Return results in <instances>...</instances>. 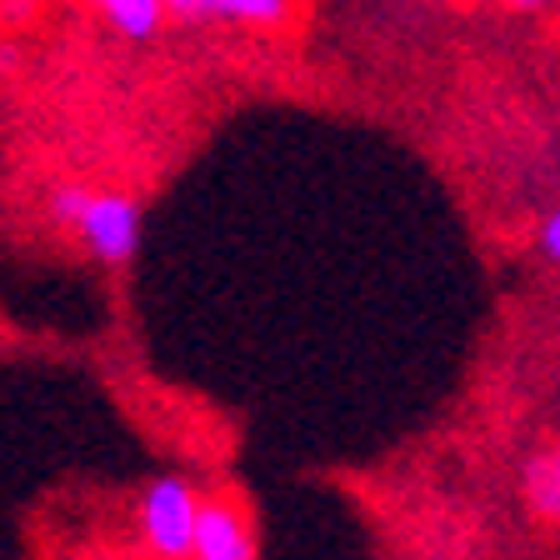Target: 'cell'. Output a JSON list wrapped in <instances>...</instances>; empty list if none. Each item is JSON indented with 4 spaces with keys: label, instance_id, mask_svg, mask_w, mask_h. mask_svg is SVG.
Here are the masks:
<instances>
[{
    "label": "cell",
    "instance_id": "obj_1",
    "mask_svg": "<svg viewBox=\"0 0 560 560\" xmlns=\"http://www.w3.org/2000/svg\"><path fill=\"white\" fill-rule=\"evenodd\" d=\"M196 515H200V490L196 480L175 476H155L140 495V530L145 546L161 560H190V540H196Z\"/></svg>",
    "mask_w": 560,
    "mask_h": 560
},
{
    "label": "cell",
    "instance_id": "obj_7",
    "mask_svg": "<svg viewBox=\"0 0 560 560\" xmlns=\"http://www.w3.org/2000/svg\"><path fill=\"white\" fill-rule=\"evenodd\" d=\"M85 200H91V186H81V180H60V186L50 190L46 210L56 215L60 225H75L81 221V210H85Z\"/></svg>",
    "mask_w": 560,
    "mask_h": 560
},
{
    "label": "cell",
    "instance_id": "obj_5",
    "mask_svg": "<svg viewBox=\"0 0 560 560\" xmlns=\"http://www.w3.org/2000/svg\"><path fill=\"white\" fill-rule=\"evenodd\" d=\"M91 5L110 21V31H120L126 40H151L165 25V0H91Z\"/></svg>",
    "mask_w": 560,
    "mask_h": 560
},
{
    "label": "cell",
    "instance_id": "obj_2",
    "mask_svg": "<svg viewBox=\"0 0 560 560\" xmlns=\"http://www.w3.org/2000/svg\"><path fill=\"white\" fill-rule=\"evenodd\" d=\"M70 231L81 235L101 266H130V256L140 250V200L126 190H91L81 221Z\"/></svg>",
    "mask_w": 560,
    "mask_h": 560
},
{
    "label": "cell",
    "instance_id": "obj_9",
    "mask_svg": "<svg viewBox=\"0 0 560 560\" xmlns=\"http://www.w3.org/2000/svg\"><path fill=\"white\" fill-rule=\"evenodd\" d=\"M515 11H550V5H556V0H511Z\"/></svg>",
    "mask_w": 560,
    "mask_h": 560
},
{
    "label": "cell",
    "instance_id": "obj_3",
    "mask_svg": "<svg viewBox=\"0 0 560 560\" xmlns=\"http://www.w3.org/2000/svg\"><path fill=\"white\" fill-rule=\"evenodd\" d=\"M190 560H256V525H250V505H245L235 490L200 495Z\"/></svg>",
    "mask_w": 560,
    "mask_h": 560
},
{
    "label": "cell",
    "instance_id": "obj_8",
    "mask_svg": "<svg viewBox=\"0 0 560 560\" xmlns=\"http://www.w3.org/2000/svg\"><path fill=\"white\" fill-rule=\"evenodd\" d=\"M540 250H546L550 260H560V210H550L546 225H540Z\"/></svg>",
    "mask_w": 560,
    "mask_h": 560
},
{
    "label": "cell",
    "instance_id": "obj_4",
    "mask_svg": "<svg viewBox=\"0 0 560 560\" xmlns=\"http://www.w3.org/2000/svg\"><path fill=\"white\" fill-rule=\"evenodd\" d=\"M165 15H180V21L276 25L291 15V0H165Z\"/></svg>",
    "mask_w": 560,
    "mask_h": 560
},
{
    "label": "cell",
    "instance_id": "obj_6",
    "mask_svg": "<svg viewBox=\"0 0 560 560\" xmlns=\"http://www.w3.org/2000/svg\"><path fill=\"white\" fill-rule=\"evenodd\" d=\"M525 501H530L536 515L560 521V445L540 451L536 460L525 466Z\"/></svg>",
    "mask_w": 560,
    "mask_h": 560
}]
</instances>
